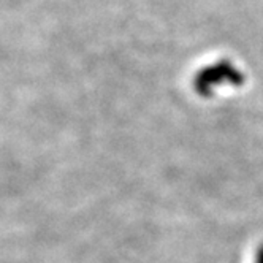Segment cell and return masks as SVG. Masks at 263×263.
Returning a JSON list of instances; mask_svg holds the SVG:
<instances>
[{
    "mask_svg": "<svg viewBox=\"0 0 263 263\" xmlns=\"http://www.w3.org/2000/svg\"><path fill=\"white\" fill-rule=\"evenodd\" d=\"M255 263H263V244L258 248L257 255H255Z\"/></svg>",
    "mask_w": 263,
    "mask_h": 263,
    "instance_id": "7a4b0ae2",
    "label": "cell"
},
{
    "mask_svg": "<svg viewBox=\"0 0 263 263\" xmlns=\"http://www.w3.org/2000/svg\"><path fill=\"white\" fill-rule=\"evenodd\" d=\"M214 73H216V77H214V74L208 70V71H204L203 74H201V77L198 78V81H197V89L200 90V92H204V89L206 87H208L211 83H217L219 80H227V81H230V78H233V80H236L238 81V73L227 64V65H225V64H220L219 67H213L211 68ZM239 81H241V77H239Z\"/></svg>",
    "mask_w": 263,
    "mask_h": 263,
    "instance_id": "6da1fadb",
    "label": "cell"
}]
</instances>
